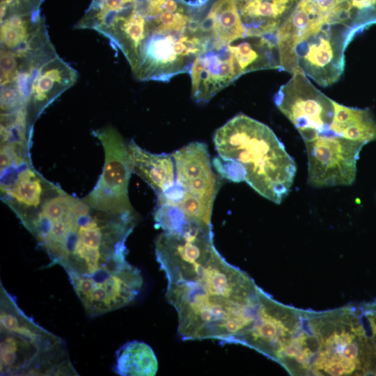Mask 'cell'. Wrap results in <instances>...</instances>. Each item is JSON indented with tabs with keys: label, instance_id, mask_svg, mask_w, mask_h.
I'll return each instance as SVG.
<instances>
[{
	"label": "cell",
	"instance_id": "obj_16",
	"mask_svg": "<svg viewBox=\"0 0 376 376\" xmlns=\"http://www.w3.org/2000/svg\"><path fill=\"white\" fill-rule=\"evenodd\" d=\"M132 171L147 182L159 196L175 182V163L172 155L152 154L137 146L128 143Z\"/></svg>",
	"mask_w": 376,
	"mask_h": 376
},
{
	"label": "cell",
	"instance_id": "obj_6",
	"mask_svg": "<svg viewBox=\"0 0 376 376\" xmlns=\"http://www.w3.org/2000/svg\"><path fill=\"white\" fill-rule=\"evenodd\" d=\"M1 375H79L64 340L27 316L0 285Z\"/></svg>",
	"mask_w": 376,
	"mask_h": 376
},
{
	"label": "cell",
	"instance_id": "obj_10",
	"mask_svg": "<svg viewBox=\"0 0 376 376\" xmlns=\"http://www.w3.org/2000/svg\"><path fill=\"white\" fill-rule=\"evenodd\" d=\"M308 182L313 187L350 185L356 178L357 162L364 144L331 132L305 142Z\"/></svg>",
	"mask_w": 376,
	"mask_h": 376
},
{
	"label": "cell",
	"instance_id": "obj_9",
	"mask_svg": "<svg viewBox=\"0 0 376 376\" xmlns=\"http://www.w3.org/2000/svg\"><path fill=\"white\" fill-rule=\"evenodd\" d=\"M104 150V165L96 186L84 199L99 210L134 212L128 198V184L133 172L128 144L113 127L94 132Z\"/></svg>",
	"mask_w": 376,
	"mask_h": 376
},
{
	"label": "cell",
	"instance_id": "obj_20",
	"mask_svg": "<svg viewBox=\"0 0 376 376\" xmlns=\"http://www.w3.org/2000/svg\"><path fill=\"white\" fill-rule=\"evenodd\" d=\"M363 313L368 320L369 332L372 333L373 343L376 348V312L372 306L368 307V310L363 311Z\"/></svg>",
	"mask_w": 376,
	"mask_h": 376
},
{
	"label": "cell",
	"instance_id": "obj_11",
	"mask_svg": "<svg viewBox=\"0 0 376 376\" xmlns=\"http://www.w3.org/2000/svg\"><path fill=\"white\" fill-rule=\"evenodd\" d=\"M171 155L175 182L183 190L180 200L194 199L213 206L220 181L212 171L207 146L192 142Z\"/></svg>",
	"mask_w": 376,
	"mask_h": 376
},
{
	"label": "cell",
	"instance_id": "obj_4",
	"mask_svg": "<svg viewBox=\"0 0 376 376\" xmlns=\"http://www.w3.org/2000/svg\"><path fill=\"white\" fill-rule=\"evenodd\" d=\"M303 311L293 359L301 375L340 376L375 371L376 349L358 308Z\"/></svg>",
	"mask_w": 376,
	"mask_h": 376
},
{
	"label": "cell",
	"instance_id": "obj_3",
	"mask_svg": "<svg viewBox=\"0 0 376 376\" xmlns=\"http://www.w3.org/2000/svg\"><path fill=\"white\" fill-rule=\"evenodd\" d=\"M213 141L231 181H245L277 204L288 196L296 164L267 125L239 114L216 130Z\"/></svg>",
	"mask_w": 376,
	"mask_h": 376
},
{
	"label": "cell",
	"instance_id": "obj_19",
	"mask_svg": "<svg viewBox=\"0 0 376 376\" xmlns=\"http://www.w3.org/2000/svg\"><path fill=\"white\" fill-rule=\"evenodd\" d=\"M154 220L157 227L167 233H181L192 221L179 207L169 204L157 205Z\"/></svg>",
	"mask_w": 376,
	"mask_h": 376
},
{
	"label": "cell",
	"instance_id": "obj_7",
	"mask_svg": "<svg viewBox=\"0 0 376 376\" xmlns=\"http://www.w3.org/2000/svg\"><path fill=\"white\" fill-rule=\"evenodd\" d=\"M359 30L313 21L296 36L276 43L281 70L301 72L324 87L336 83L344 71L346 47Z\"/></svg>",
	"mask_w": 376,
	"mask_h": 376
},
{
	"label": "cell",
	"instance_id": "obj_15",
	"mask_svg": "<svg viewBox=\"0 0 376 376\" xmlns=\"http://www.w3.org/2000/svg\"><path fill=\"white\" fill-rule=\"evenodd\" d=\"M241 75L267 69L281 70L276 38L246 36L229 44Z\"/></svg>",
	"mask_w": 376,
	"mask_h": 376
},
{
	"label": "cell",
	"instance_id": "obj_8",
	"mask_svg": "<svg viewBox=\"0 0 376 376\" xmlns=\"http://www.w3.org/2000/svg\"><path fill=\"white\" fill-rule=\"evenodd\" d=\"M274 101L304 142L330 132L334 116V100L318 89L304 74H292L276 93Z\"/></svg>",
	"mask_w": 376,
	"mask_h": 376
},
{
	"label": "cell",
	"instance_id": "obj_14",
	"mask_svg": "<svg viewBox=\"0 0 376 376\" xmlns=\"http://www.w3.org/2000/svg\"><path fill=\"white\" fill-rule=\"evenodd\" d=\"M198 12L202 30L214 45H227L246 36L234 0H207Z\"/></svg>",
	"mask_w": 376,
	"mask_h": 376
},
{
	"label": "cell",
	"instance_id": "obj_5",
	"mask_svg": "<svg viewBox=\"0 0 376 376\" xmlns=\"http://www.w3.org/2000/svg\"><path fill=\"white\" fill-rule=\"evenodd\" d=\"M77 78V72L57 54L47 30L2 48L1 114L24 111L37 118Z\"/></svg>",
	"mask_w": 376,
	"mask_h": 376
},
{
	"label": "cell",
	"instance_id": "obj_12",
	"mask_svg": "<svg viewBox=\"0 0 376 376\" xmlns=\"http://www.w3.org/2000/svg\"><path fill=\"white\" fill-rule=\"evenodd\" d=\"M188 73L191 81L192 98L199 103H207L241 76L228 44L211 43L196 56Z\"/></svg>",
	"mask_w": 376,
	"mask_h": 376
},
{
	"label": "cell",
	"instance_id": "obj_17",
	"mask_svg": "<svg viewBox=\"0 0 376 376\" xmlns=\"http://www.w3.org/2000/svg\"><path fill=\"white\" fill-rule=\"evenodd\" d=\"M334 105L331 133L364 145L376 140V121L368 109L350 107L335 101Z\"/></svg>",
	"mask_w": 376,
	"mask_h": 376
},
{
	"label": "cell",
	"instance_id": "obj_13",
	"mask_svg": "<svg viewBox=\"0 0 376 376\" xmlns=\"http://www.w3.org/2000/svg\"><path fill=\"white\" fill-rule=\"evenodd\" d=\"M246 36L276 38L299 0H234Z\"/></svg>",
	"mask_w": 376,
	"mask_h": 376
},
{
	"label": "cell",
	"instance_id": "obj_2",
	"mask_svg": "<svg viewBox=\"0 0 376 376\" xmlns=\"http://www.w3.org/2000/svg\"><path fill=\"white\" fill-rule=\"evenodd\" d=\"M260 290L218 252L190 281L168 283L165 295L182 340L235 343L256 320Z\"/></svg>",
	"mask_w": 376,
	"mask_h": 376
},
{
	"label": "cell",
	"instance_id": "obj_1",
	"mask_svg": "<svg viewBox=\"0 0 376 376\" xmlns=\"http://www.w3.org/2000/svg\"><path fill=\"white\" fill-rule=\"evenodd\" d=\"M47 185L38 205L16 214L52 265L65 271L87 315L94 318L132 303L143 283L140 270L126 260L135 212L99 210Z\"/></svg>",
	"mask_w": 376,
	"mask_h": 376
},
{
	"label": "cell",
	"instance_id": "obj_18",
	"mask_svg": "<svg viewBox=\"0 0 376 376\" xmlns=\"http://www.w3.org/2000/svg\"><path fill=\"white\" fill-rule=\"evenodd\" d=\"M157 370L156 355L144 342H127L116 352L113 370L119 375L154 376Z\"/></svg>",
	"mask_w": 376,
	"mask_h": 376
}]
</instances>
